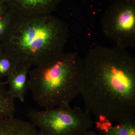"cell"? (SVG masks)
<instances>
[{"label":"cell","instance_id":"3","mask_svg":"<svg viewBox=\"0 0 135 135\" xmlns=\"http://www.w3.org/2000/svg\"><path fill=\"white\" fill-rule=\"evenodd\" d=\"M83 60L76 52H64L58 58L29 71L28 88L44 109L70 106L80 94Z\"/></svg>","mask_w":135,"mask_h":135},{"label":"cell","instance_id":"10","mask_svg":"<svg viewBox=\"0 0 135 135\" xmlns=\"http://www.w3.org/2000/svg\"><path fill=\"white\" fill-rule=\"evenodd\" d=\"M7 81H0V119L14 116L16 112L15 99L6 88Z\"/></svg>","mask_w":135,"mask_h":135},{"label":"cell","instance_id":"16","mask_svg":"<svg viewBox=\"0 0 135 135\" xmlns=\"http://www.w3.org/2000/svg\"><path fill=\"white\" fill-rule=\"evenodd\" d=\"M3 0H0V2H1Z\"/></svg>","mask_w":135,"mask_h":135},{"label":"cell","instance_id":"4","mask_svg":"<svg viewBox=\"0 0 135 135\" xmlns=\"http://www.w3.org/2000/svg\"><path fill=\"white\" fill-rule=\"evenodd\" d=\"M26 116L41 135H80L94 123L91 114L78 106L31 110Z\"/></svg>","mask_w":135,"mask_h":135},{"label":"cell","instance_id":"13","mask_svg":"<svg viewBox=\"0 0 135 135\" xmlns=\"http://www.w3.org/2000/svg\"><path fill=\"white\" fill-rule=\"evenodd\" d=\"M80 135H99V134L97 132L90 129L86 131Z\"/></svg>","mask_w":135,"mask_h":135},{"label":"cell","instance_id":"6","mask_svg":"<svg viewBox=\"0 0 135 135\" xmlns=\"http://www.w3.org/2000/svg\"><path fill=\"white\" fill-rule=\"evenodd\" d=\"M59 0H14L15 16L50 15Z\"/></svg>","mask_w":135,"mask_h":135},{"label":"cell","instance_id":"15","mask_svg":"<svg viewBox=\"0 0 135 135\" xmlns=\"http://www.w3.org/2000/svg\"><path fill=\"white\" fill-rule=\"evenodd\" d=\"M3 50L2 46L1 44V42H0V55L3 52Z\"/></svg>","mask_w":135,"mask_h":135},{"label":"cell","instance_id":"9","mask_svg":"<svg viewBox=\"0 0 135 135\" xmlns=\"http://www.w3.org/2000/svg\"><path fill=\"white\" fill-rule=\"evenodd\" d=\"M99 135H135L134 117L115 126L105 119H99L96 122Z\"/></svg>","mask_w":135,"mask_h":135},{"label":"cell","instance_id":"14","mask_svg":"<svg viewBox=\"0 0 135 135\" xmlns=\"http://www.w3.org/2000/svg\"><path fill=\"white\" fill-rule=\"evenodd\" d=\"M7 12H5V10L1 6V5L0 4V18H1L2 17H3L4 15H6Z\"/></svg>","mask_w":135,"mask_h":135},{"label":"cell","instance_id":"5","mask_svg":"<svg viewBox=\"0 0 135 135\" xmlns=\"http://www.w3.org/2000/svg\"><path fill=\"white\" fill-rule=\"evenodd\" d=\"M102 31L115 44L127 49L135 45V0H114L101 20Z\"/></svg>","mask_w":135,"mask_h":135},{"label":"cell","instance_id":"1","mask_svg":"<svg viewBox=\"0 0 135 135\" xmlns=\"http://www.w3.org/2000/svg\"><path fill=\"white\" fill-rule=\"evenodd\" d=\"M83 60L80 94L85 110L123 123L135 114V59L127 50L97 46Z\"/></svg>","mask_w":135,"mask_h":135},{"label":"cell","instance_id":"8","mask_svg":"<svg viewBox=\"0 0 135 135\" xmlns=\"http://www.w3.org/2000/svg\"><path fill=\"white\" fill-rule=\"evenodd\" d=\"M0 135H41L30 122L15 116L0 119Z\"/></svg>","mask_w":135,"mask_h":135},{"label":"cell","instance_id":"7","mask_svg":"<svg viewBox=\"0 0 135 135\" xmlns=\"http://www.w3.org/2000/svg\"><path fill=\"white\" fill-rule=\"evenodd\" d=\"M30 68L27 66L16 65L14 70L7 77L8 92L15 99L24 102L28 88V75Z\"/></svg>","mask_w":135,"mask_h":135},{"label":"cell","instance_id":"2","mask_svg":"<svg viewBox=\"0 0 135 135\" xmlns=\"http://www.w3.org/2000/svg\"><path fill=\"white\" fill-rule=\"evenodd\" d=\"M69 36L66 22L51 15H12L1 43L16 65L30 68L58 58L64 52Z\"/></svg>","mask_w":135,"mask_h":135},{"label":"cell","instance_id":"11","mask_svg":"<svg viewBox=\"0 0 135 135\" xmlns=\"http://www.w3.org/2000/svg\"><path fill=\"white\" fill-rule=\"evenodd\" d=\"M16 64L4 52L0 55V79L7 77L15 69Z\"/></svg>","mask_w":135,"mask_h":135},{"label":"cell","instance_id":"12","mask_svg":"<svg viewBox=\"0 0 135 135\" xmlns=\"http://www.w3.org/2000/svg\"><path fill=\"white\" fill-rule=\"evenodd\" d=\"M12 16L10 12H7L0 18V42L6 33Z\"/></svg>","mask_w":135,"mask_h":135}]
</instances>
